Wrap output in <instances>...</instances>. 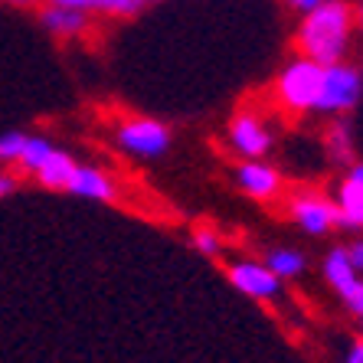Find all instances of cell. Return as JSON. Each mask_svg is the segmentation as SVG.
<instances>
[{
  "instance_id": "obj_3",
  "label": "cell",
  "mask_w": 363,
  "mask_h": 363,
  "mask_svg": "<svg viewBox=\"0 0 363 363\" xmlns=\"http://www.w3.org/2000/svg\"><path fill=\"white\" fill-rule=\"evenodd\" d=\"M363 95V76L350 62H330L321 72V92L314 101V111L321 115H344L360 101Z\"/></svg>"
},
{
  "instance_id": "obj_12",
  "label": "cell",
  "mask_w": 363,
  "mask_h": 363,
  "mask_svg": "<svg viewBox=\"0 0 363 363\" xmlns=\"http://www.w3.org/2000/svg\"><path fill=\"white\" fill-rule=\"evenodd\" d=\"M337 210H340V226L347 229H363V180L347 174L344 184L337 186Z\"/></svg>"
},
{
  "instance_id": "obj_8",
  "label": "cell",
  "mask_w": 363,
  "mask_h": 363,
  "mask_svg": "<svg viewBox=\"0 0 363 363\" xmlns=\"http://www.w3.org/2000/svg\"><path fill=\"white\" fill-rule=\"evenodd\" d=\"M229 144L236 154H242L249 161H259L272 147V131L255 111H239L236 118L229 121Z\"/></svg>"
},
{
  "instance_id": "obj_6",
  "label": "cell",
  "mask_w": 363,
  "mask_h": 363,
  "mask_svg": "<svg viewBox=\"0 0 363 363\" xmlns=\"http://www.w3.org/2000/svg\"><path fill=\"white\" fill-rule=\"evenodd\" d=\"M226 275L236 291H242L252 301H275L281 295V279L269 269L265 262H252V259H236L226 265Z\"/></svg>"
},
{
  "instance_id": "obj_26",
  "label": "cell",
  "mask_w": 363,
  "mask_h": 363,
  "mask_svg": "<svg viewBox=\"0 0 363 363\" xmlns=\"http://www.w3.org/2000/svg\"><path fill=\"white\" fill-rule=\"evenodd\" d=\"M347 174H354V177L363 180V164H350V170H347Z\"/></svg>"
},
{
  "instance_id": "obj_18",
  "label": "cell",
  "mask_w": 363,
  "mask_h": 363,
  "mask_svg": "<svg viewBox=\"0 0 363 363\" xmlns=\"http://www.w3.org/2000/svg\"><path fill=\"white\" fill-rule=\"evenodd\" d=\"M23 141H26L23 131H7V135H0V164H17L20 151H23Z\"/></svg>"
},
{
  "instance_id": "obj_23",
  "label": "cell",
  "mask_w": 363,
  "mask_h": 363,
  "mask_svg": "<svg viewBox=\"0 0 363 363\" xmlns=\"http://www.w3.org/2000/svg\"><path fill=\"white\" fill-rule=\"evenodd\" d=\"M50 4H60V7H72V10H92V0H50Z\"/></svg>"
},
{
  "instance_id": "obj_21",
  "label": "cell",
  "mask_w": 363,
  "mask_h": 363,
  "mask_svg": "<svg viewBox=\"0 0 363 363\" xmlns=\"http://www.w3.org/2000/svg\"><path fill=\"white\" fill-rule=\"evenodd\" d=\"M13 190H17V177H13V174H7V170H0V200H4V196H10Z\"/></svg>"
},
{
  "instance_id": "obj_9",
  "label": "cell",
  "mask_w": 363,
  "mask_h": 363,
  "mask_svg": "<svg viewBox=\"0 0 363 363\" xmlns=\"http://www.w3.org/2000/svg\"><path fill=\"white\" fill-rule=\"evenodd\" d=\"M69 194L76 196H85V200H115V194H118V186H115V180L105 174V170L92 167V164H76V170H72V180H69L66 186Z\"/></svg>"
},
{
  "instance_id": "obj_11",
  "label": "cell",
  "mask_w": 363,
  "mask_h": 363,
  "mask_svg": "<svg viewBox=\"0 0 363 363\" xmlns=\"http://www.w3.org/2000/svg\"><path fill=\"white\" fill-rule=\"evenodd\" d=\"M43 30H50L52 36H82L89 30V10H72L60 7V4H46L40 10Z\"/></svg>"
},
{
  "instance_id": "obj_20",
  "label": "cell",
  "mask_w": 363,
  "mask_h": 363,
  "mask_svg": "<svg viewBox=\"0 0 363 363\" xmlns=\"http://www.w3.org/2000/svg\"><path fill=\"white\" fill-rule=\"evenodd\" d=\"M347 255H350V262H354V269L363 275V239H357V242L347 245Z\"/></svg>"
},
{
  "instance_id": "obj_13",
  "label": "cell",
  "mask_w": 363,
  "mask_h": 363,
  "mask_svg": "<svg viewBox=\"0 0 363 363\" xmlns=\"http://www.w3.org/2000/svg\"><path fill=\"white\" fill-rule=\"evenodd\" d=\"M76 157L69 151H60V147H52L50 151V157L36 167V174L33 177L40 180L46 190H66L69 186V180H72V170H76Z\"/></svg>"
},
{
  "instance_id": "obj_14",
  "label": "cell",
  "mask_w": 363,
  "mask_h": 363,
  "mask_svg": "<svg viewBox=\"0 0 363 363\" xmlns=\"http://www.w3.org/2000/svg\"><path fill=\"white\" fill-rule=\"evenodd\" d=\"M265 265H269L281 281L285 279H298L308 269V259H304L301 249H291V245H279V249H269L265 252Z\"/></svg>"
},
{
  "instance_id": "obj_10",
  "label": "cell",
  "mask_w": 363,
  "mask_h": 363,
  "mask_svg": "<svg viewBox=\"0 0 363 363\" xmlns=\"http://www.w3.org/2000/svg\"><path fill=\"white\" fill-rule=\"evenodd\" d=\"M236 180L242 186V194L255 196V200H272L281 190V174L262 161H249L236 170Z\"/></svg>"
},
{
  "instance_id": "obj_5",
  "label": "cell",
  "mask_w": 363,
  "mask_h": 363,
  "mask_svg": "<svg viewBox=\"0 0 363 363\" xmlns=\"http://www.w3.org/2000/svg\"><path fill=\"white\" fill-rule=\"evenodd\" d=\"M324 279H328V285L337 291V298L350 311L354 314L363 311V275L354 269V262H350L347 245H334V249L324 255Z\"/></svg>"
},
{
  "instance_id": "obj_16",
  "label": "cell",
  "mask_w": 363,
  "mask_h": 363,
  "mask_svg": "<svg viewBox=\"0 0 363 363\" xmlns=\"http://www.w3.org/2000/svg\"><path fill=\"white\" fill-rule=\"evenodd\" d=\"M328 157L334 164H344V167H350V164H354V141H350V128H347L344 121H337V125L330 128V135H328Z\"/></svg>"
},
{
  "instance_id": "obj_24",
  "label": "cell",
  "mask_w": 363,
  "mask_h": 363,
  "mask_svg": "<svg viewBox=\"0 0 363 363\" xmlns=\"http://www.w3.org/2000/svg\"><path fill=\"white\" fill-rule=\"evenodd\" d=\"M344 363H363V340H360V344H350V350H347Z\"/></svg>"
},
{
  "instance_id": "obj_19",
  "label": "cell",
  "mask_w": 363,
  "mask_h": 363,
  "mask_svg": "<svg viewBox=\"0 0 363 363\" xmlns=\"http://www.w3.org/2000/svg\"><path fill=\"white\" fill-rule=\"evenodd\" d=\"M194 245L200 249L203 255H220L223 252V239H220V233L216 229H210V226H200L194 233Z\"/></svg>"
},
{
  "instance_id": "obj_25",
  "label": "cell",
  "mask_w": 363,
  "mask_h": 363,
  "mask_svg": "<svg viewBox=\"0 0 363 363\" xmlns=\"http://www.w3.org/2000/svg\"><path fill=\"white\" fill-rule=\"evenodd\" d=\"M4 4H13V7H36L43 0H4Z\"/></svg>"
},
{
  "instance_id": "obj_27",
  "label": "cell",
  "mask_w": 363,
  "mask_h": 363,
  "mask_svg": "<svg viewBox=\"0 0 363 363\" xmlns=\"http://www.w3.org/2000/svg\"><path fill=\"white\" fill-rule=\"evenodd\" d=\"M354 13H357V30H360V33H363V4L354 10Z\"/></svg>"
},
{
  "instance_id": "obj_1",
  "label": "cell",
  "mask_w": 363,
  "mask_h": 363,
  "mask_svg": "<svg viewBox=\"0 0 363 363\" xmlns=\"http://www.w3.org/2000/svg\"><path fill=\"white\" fill-rule=\"evenodd\" d=\"M357 30V13L347 0H321L311 7L298 23L295 46L304 60H314L318 66L344 62L350 40Z\"/></svg>"
},
{
  "instance_id": "obj_28",
  "label": "cell",
  "mask_w": 363,
  "mask_h": 363,
  "mask_svg": "<svg viewBox=\"0 0 363 363\" xmlns=\"http://www.w3.org/2000/svg\"><path fill=\"white\" fill-rule=\"evenodd\" d=\"M141 4H157V0H141Z\"/></svg>"
},
{
  "instance_id": "obj_15",
  "label": "cell",
  "mask_w": 363,
  "mask_h": 363,
  "mask_svg": "<svg viewBox=\"0 0 363 363\" xmlns=\"http://www.w3.org/2000/svg\"><path fill=\"white\" fill-rule=\"evenodd\" d=\"M50 151H52V141H50V138H43V135H26L17 167L23 170V174H36V167H40V164L50 157Z\"/></svg>"
},
{
  "instance_id": "obj_7",
  "label": "cell",
  "mask_w": 363,
  "mask_h": 363,
  "mask_svg": "<svg viewBox=\"0 0 363 363\" xmlns=\"http://www.w3.org/2000/svg\"><path fill=\"white\" fill-rule=\"evenodd\" d=\"M291 210V220L308 233V236H328L330 229L340 226V210L337 203L328 200V196L318 194H298L295 200L288 203Z\"/></svg>"
},
{
  "instance_id": "obj_22",
  "label": "cell",
  "mask_w": 363,
  "mask_h": 363,
  "mask_svg": "<svg viewBox=\"0 0 363 363\" xmlns=\"http://www.w3.org/2000/svg\"><path fill=\"white\" fill-rule=\"evenodd\" d=\"M288 7L291 10H298V13H308V10L311 7H318V4H321V0H285Z\"/></svg>"
},
{
  "instance_id": "obj_2",
  "label": "cell",
  "mask_w": 363,
  "mask_h": 363,
  "mask_svg": "<svg viewBox=\"0 0 363 363\" xmlns=\"http://www.w3.org/2000/svg\"><path fill=\"white\" fill-rule=\"evenodd\" d=\"M321 72L314 60H291L275 79V95H279L281 108L288 111H314V101L321 92Z\"/></svg>"
},
{
  "instance_id": "obj_29",
  "label": "cell",
  "mask_w": 363,
  "mask_h": 363,
  "mask_svg": "<svg viewBox=\"0 0 363 363\" xmlns=\"http://www.w3.org/2000/svg\"><path fill=\"white\" fill-rule=\"evenodd\" d=\"M360 330H363V311H360Z\"/></svg>"
},
{
  "instance_id": "obj_4",
  "label": "cell",
  "mask_w": 363,
  "mask_h": 363,
  "mask_svg": "<svg viewBox=\"0 0 363 363\" xmlns=\"http://www.w3.org/2000/svg\"><path fill=\"white\" fill-rule=\"evenodd\" d=\"M118 144L135 157H161L170 147V128L157 118H128L118 128Z\"/></svg>"
},
{
  "instance_id": "obj_17",
  "label": "cell",
  "mask_w": 363,
  "mask_h": 363,
  "mask_svg": "<svg viewBox=\"0 0 363 363\" xmlns=\"http://www.w3.org/2000/svg\"><path fill=\"white\" fill-rule=\"evenodd\" d=\"M141 7V0H92V10L108 13V17H135Z\"/></svg>"
}]
</instances>
